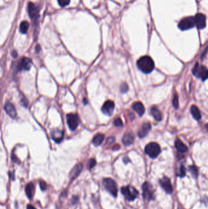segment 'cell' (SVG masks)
<instances>
[{"label":"cell","mask_w":208,"mask_h":209,"mask_svg":"<svg viewBox=\"0 0 208 209\" xmlns=\"http://www.w3.org/2000/svg\"><path fill=\"white\" fill-rule=\"evenodd\" d=\"M137 65L138 68L145 73H149L155 69L153 60L148 56H144L139 58L137 62Z\"/></svg>","instance_id":"6da1fadb"},{"label":"cell","mask_w":208,"mask_h":209,"mask_svg":"<svg viewBox=\"0 0 208 209\" xmlns=\"http://www.w3.org/2000/svg\"><path fill=\"white\" fill-rule=\"evenodd\" d=\"M121 192L125 199L129 201H133L138 196L139 193L136 188L131 186L123 187L121 188Z\"/></svg>","instance_id":"7a4b0ae2"},{"label":"cell","mask_w":208,"mask_h":209,"mask_svg":"<svg viewBox=\"0 0 208 209\" xmlns=\"http://www.w3.org/2000/svg\"><path fill=\"white\" fill-rule=\"evenodd\" d=\"M193 74L200 78L202 81H205L208 78V69L205 66L200 65L199 63H196L194 69H192Z\"/></svg>","instance_id":"3957f363"},{"label":"cell","mask_w":208,"mask_h":209,"mask_svg":"<svg viewBox=\"0 0 208 209\" xmlns=\"http://www.w3.org/2000/svg\"><path fill=\"white\" fill-rule=\"evenodd\" d=\"M145 152L152 158H155L160 152V146L156 143H150L145 148Z\"/></svg>","instance_id":"277c9868"},{"label":"cell","mask_w":208,"mask_h":209,"mask_svg":"<svg viewBox=\"0 0 208 209\" xmlns=\"http://www.w3.org/2000/svg\"><path fill=\"white\" fill-rule=\"evenodd\" d=\"M103 185L105 189L114 197L117 196V186L115 182L110 178H106L103 179Z\"/></svg>","instance_id":"5b68a950"},{"label":"cell","mask_w":208,"mask_h":209,"mask_svg":"<svg viewBox=\"0 0 208 209\" xmlns=\"http://www.w3.org/2000/svg\"><path fill=\"white\" fill-rule=\"evenodd\" d=\"M195 26V18L193 17H188L183 18L178 23V28L182 31H186L192 28Z\"/></svg>","instance_id":"8992f818"},{"label":"cell","mask_w":208,"mask_h":209,"mask_svg":"<svg viewBox=\"0 0 208 209\" xmlns=\"http://www.w3.org/2000/svg\"><path fill=\"white\" fill-rule=\"evenodd\" d=\"M67 122L69 128L72 131L75 130L78 127L79 122L78 116L76 114L73 113L68 114L67 115Z\"/></svg>","instance_id":"52a82bcc"},{"label":"cell","mask_w":208,"mask_h":209,"mask_svg":"<svg viewBox=\"0 0 208 209\" xmlns=\"http://www.w3.org/2000/svg\"><path fill=\"white\" fill-rule=\"evenodd\" d=\"M142 195L143 198L146 201H150L153 198L154 190L151 185V184L148 182H145L142 185Z\"/></svg>","instance_id":"ba28073f"},{"label":"cell","mask_w":208,"mask_h":209,"mask_svg":"<svg viewBox=\"0 0 208 209\" xmlns=\"http://www.w3.org/2000/svg\"><path fill=\"white\" fill-rule=\"evenodd\" d=\"M159 183L164 190L168 194H170L173 191V187L170 179L164 176L159 181Z\"/></svg>","instance_id":"9c48e42d"},{"label":"cell","mask_w":208,"mask_h":209,"mask_svg":"<svg viewBox=\"0 0 208 209\" xmlns=\"http://www.w3.org/2000/svg\"><path fill=\"white\" fill-rule=\"evenodd\" d=\"M32 64H33V62L30 58L25 57H23L18 64V70L19 71H21V70L28 71L31 69Z\"/></svg>","instance_id":"30bf717a"},{"label":"cell","mask_w":208,"mask_h":209,"mask_svg":"<svg viewBox=\"0 0 208 209\" xmlns=\"http://www.w3.org/2000/svg\"><path fill=\"white\" fill-rule=\"evenodd\" d=\"M195 26L198 29H203L205 28L206 25V16L201 13L197 14L195 17Z\"/></svg>","instance_id":"8fae6325"},{"label":"cell","mask_w":208,"mask_h":209,"mask_svg":"<svg viewBox=\"0 0 208 209\" xmlns=\"http://www.w3.org/2000/svg\"><path fill=\"white\" fill-rule=\"evenodd\" d=\"M114 108H115L114 102L112 101H107L103 105L102 108V111L104 114L110 116L114 112Z\"/></svg>","instance_id":"7c38bea8"},{"label":"cell","mask_w":208,"mask_h":209,"mask_svg":"<svg viewBox=\"0 0 208 209\" xmlns=\"http://www.w3.org/2000/svg\"><path fill=\"white\" fill-rule=\"evenodd\" d=\"M28 10L29 17L32 19H36L39 17V9L34 3L29 2L28 6Z\"/></svg>","instance_id":"4fadbf2b"},{"label":"cell","mask_w":208,"mask_h":209,"mask_svg":"<svg viewBox=\"0 0 208 209\" xmlns=\"http://www.w3.org/2000/svg\"><path fill=\"white\" fill-rule=\"evenodd\" d=\"M51 136L52 140L56 143H60L62 141L64 136V133L63 131L59 129H54L51 132Z\"/></svg>","instance_id":"5bb4252c"},{"label":"cell","mask_w":208,"mask_h":209,"mask_svg":"<svg viewBox=\"0 0 208 209\" xmlns=\"http://www.w3.org/2000/svg\"><path fill=\"white\" fill-rule=\"evenodd\" d=\"M4 110L12 118L15 119L17 117V111L14 105L10 102H7L4 105Z\"/></svg>","instance_id":"9a60e30c"},{"label":"cell","mask_w":208,"mask_h":209,"mask_svg":"<svg viewBox=\"0 0 208 209\" xmlns=\"http://www.w3.org/2000/svg\"><path fill=\"white\" fill-rule=\"evenodd\" d=\"M83 169V165L81 163L76 164L70 171L69 174V177L71 180L75 179L81 172Z\"/></svg>","instance_id":"2e32d148"},{"label":"cell","mask_w":208,"mask_h":209,"mask_svg":"<svg viewBox=\"0 0 208 209\" xmlns=\"http://www.w3.org/2000/svg\"><path fill=\"white\" fill-rule=\"evenodd\" d=\"M151 128H152V126L150 122L144 123L138 132V136L141 138L145 137L150 131Z\"/></svg>","instance_id":"e0dca14e"},{"label":"cell","mask_w":208,"mask_h":209,"mask_svg":"<svg viewBox=\"0 0 208 209\" xmlns=\"http://www.w3.org/2000/svg\"><path fill=\"white\" fill-rule=\"evenodd\" d=\"M134 141V136L132 132L126 133L122 138V142L125 146H129L133 144Z\"/></svg>","instance_id":"ac0fdd59"},{"label":"cell","mask_w":208,"mask_h":209,"mask_svg":"<svg viewBox=\"0 0 208 209\" xmlns=\"http://www.w3.org/2000/svg\"><path fill=\"white\" fill-rule=\"evenodd\" d=\"M133 108L140 116H142L145 112L144 106L141 102L134 103L133 104Z\"/></svg>","instance_id":"d6986e66"},{"label":"cell","mask_w":208,"mask_h":209,"mask_svg":"<svg viewBox=\"0 0 208 209\" xmlns=\"http://www.w3.org/2000/svg\"><path fill=\"white\" fill-rule=\"evenodd\" d=\"M34 183L33 182L29 183L25 188V192H26V194L28 198L29 199H31L33 198V195H34Z\"/></svg>","instance_id":"ffe728a7"},{"label":"cell","mask_w":208,"mask_h":209,"mask_svg":"<svg viewBox=\"0 0 208 209\" xmlns=\"http://www.w3.org/2000/svg\"><path fill=\"white\" fill-rule=\"evenodd\" d=\"M175 147L181 153H184L187 151V147L179 139H177L175 141Z\"/></svg>","instance_id":"44dd1931"},{"label":"cell","mask_w":208,"mask_h":209,"mask_svg":"<svg viewBox=\"0 0 208 209\" xmlns=\"http://www.w3.org/2000/svg\"><path fill=\"white\" fill-rule=\"evenodd\" d=\"M104 139V135L102 133H97L93 138L92 143L95 146H98L101 145Z\"/></svg>","instance_id":"7402d4cb"},{"label":"cell","mask_w":208,"mask_h":209,"mask_svg":"<svg viewBox=\"0 0 208 209\" xmlns=\"http://www.w3.org/2000/svg\"><path fill=\"white\" fill-rule=\"evenodd\" d=\"M151 114L157 121H160L162 120V114L156 106L152 107Z\"/></svg>","instance_id":"603a6c76"},{"label":"cell","mask_w":208,"mask_h":209,"mask_svg":"<svg viewBox=\"0 0 208 209\" xmlns=\"http://www.w3.org/2000/svg\"><path fill=\"white\" fill-rule=\"evenodd\" d=\"M191 112L192 116L194 117V118L195 119L200 120L201 119V117H202L201 113H200V111L198 108L197 106L192 105L191 108Z\"/></svg>","instance_id":"cb8c5ba5"},{"label":"cell","mask_w":208,"mask_h":209,"mask_svg":"<svg viewBox=\"0 0 208 209\" xmlns=\"http://www.w3.org/2000/svg\"><path fill=\"white\" fill-rule=\"evenodd\" d=\"M29 28V23L26 21L22 22L20 26V31L23 34H26Z\"/></svg>","instance_id":"d4e9b609"},{"label":"cell","mask_w":208,"mask_h":209,"mask_svg":"<svg viewBox=\"0 0 208 209\" xmlns=\"http://www.w3.org/2000/svg\"><path fill=\"white\" fill-rule=\"evenodd\" d=\"M189 171L191 172L192 175L194 177V178H197L198 177V169L196 166H191L189 167Z\"/></svg>","instance_id":"484cf974"},{"label":"cell","mask_w":208,"mask_h":209,"mask_svg":"<svg viewBox=\"0 0 208 209\" xmlns=\"http://www.w3.org/2000/svg\"><path fill=\"white\" fill-rule=\"evenodd\" d=\"M186 175V169L185 167L183 165H181L179 170V173L178 174V176L181 177H183Z\"/></svg>","instance_id":"4316f807"},{"label":"cell","mask_w":208,"mask_h":209,"mask_svg":"<svg viewBox=\"0 0 208 209\" xmlns=\"http://www.w3.org/2000/svg\"><path fill=\"white\" fill-rule=\"evenodd\" d=\"M114 124L116 127H122L123 126V122L120 117L115 118L114 120Z\"/></svg>","instance_id":"83f0119b"},{"label":"cell","mask_w":208,"mask_h":209,"mask_svg":"<svg viewBox=\"0 0 208 209\" xmlns=\"http://www.w3.org/2000/svg\"><path fill=\"white\" fill-rule=\"evenodd\" d=\"M57 1L61 7H65L70 4V0H57Z\"/></svg>","instance_id":"f1b7e54d"},{"label":"cell","mask_w":208,"mask_h":209,"mask_svg":"<svg viewBox=\"0 0 208 209\" xmlns=\"http://www.w3.org/2000/svg\"><path fill=\"white\" fill-rule=\"evenodd\" d=\"M120 91L121 93H126L128 91V86L126 83H123L120 86Z\"/></svg>","instance_id":"f546056e"},{"label":"cell","mask_w":208,"mask_h":209,"mask_svg":"<svg viewBox=\"0 0 208 209\" xmlns=\"http://www.w3.org/2000/svg\"><path fill=\"white\" fill-rule=\"evenodd\" d=\"M173 106L177 109L179 107V101H178V97L176 95L175 96L173 99Z\"/></svg>","instance_id":"4dcf8cb0"},{"label":"cell","mask_w":208,"mask_h":209,"mask_svg":"<svg viewBox=\"0 0 208 209\" xmlns=\"http://www.w3.org/2000/svg\"><path fill=\"white\" fill-rule=\"evenodd\" d=\"M97 164V162H96V160L94 158H92L89 160V168L90 169H91L92 168H93Z\"/></svg>","instance_id":"1f68e13d"},{"label":"cell","mask_w":208,"mask_h":209,"mask_svg":"<svg viewBox=\"0 0 208 209\" xmlns=\"http://www.w3.org/2000/svg\"><path fill=\"white\" fill-rule=\"evenodd\" d=\"M40 187L42 190H43V191L46 190V189L47 188V183L45 182H44V181H40Z\"/></svg>","instance_id":"d6a6232c"},{"label":"cell","mask_w":208,"mask_h":209,"mask_svg":"<svg viewBox=\"0 0 208 209\" xmlns=\"http://www.w3.org/2000/svg\"><path fill=\"white\" fill-rule=\"evenodd\" d=\"M115 138L114 137H109L107 138V143L109 144V145H110V144H112L114 142H115Z\"/></svg>","instance_id":"836d02e7"},{"label":"cell","mask_w":208,"mask_h":209,"mask_svg":"<svg viewBox=\"0 0 208 209\" xmlns=\"http://www.w3.org/2000/svg\"><path fill=\"white\" fill-rule=\"evenodd\" d=\"M78 196H73L72 198V199H71V203H72V204L74 205L77 202H78Z\"/></svg>","instance_id":"e575fe53"},{"label":"cell","mask_w":208,"mask_h":209,"mask_svg":"<svg viewBox=\"0 0 208 209\" xmlns=\"http://www.w3.org/2000/svg\"><path fill=\"white\" fill-rule=\"evenodd\" d=\"M21 104H22V105H23V106H25L26 107L27 106V105H28V101H26V99H22L21 100Z\"/></svg>","instance_id":"d590c367"},{"label":"cell","mask_w":208,"mask_h":209,"mask_svg":"<svg viewBox=\"0 0 208 209\" xmlns=\"http://www.w3.org/2000/svg\"><path fill=\"white\" fill-rule=\"evenodd\" d=\"M12 56H13V57H15V58H16L17 57V56H18V54H17V52H16V51H13L12 52Z\"/></svg>","instance_id":"8d00e7d4"},{"label":"cell","mask_w":208,"mask_h":209,"mask_svg":"<svg viewBox=\"0 0 208 209\" xmlns=\"http://www.w3.org/2000/svg\"><path fill=\"white\" fill-rule=\"evenodd\" d=\"M27 209H36L34 206H33L31 204H28L27 206Z\"/></svg>","instance_id":"74e56055"},{"label":"cell","mask_w":208,"mask_h":209,"mask_svg":"<svg viewBox=\"0 0 208 209\" xmlns=\"http://www.w3.org/2000/svg\"><path fill=\"white\" fill-rule=\"evenodd\" d=\"M40 45H37V47H36V52H37L38 53L39 51H40Z\"/></svg>","instance_id":"f35d334b"},{"label":"cell","mask_w":208,"mask_h":209,"mask_svg":"<svg viewBox=\"0 0 208 209\" xmlns=\"http://www.w3.org/2000/svg\"><path fill=\"white\" fill-rule=\"evenodd\" d=\"M123 161H124V162H125V163H127L128 161H129V160H128V158H126V157H125V158H124Z\"/></svg>","instance_id":"ab89813d"},{"label":"cell","mask_w":208,"mask_h":209,"mask_svg":"<svg viewBox=\"0 0 208 209\" xmlns=\"http://www.w3.org/2000/svg\"><path fill=\"white\" fill-rule=\"evenodd\" d=\"M9 175H10V177H12V180H14V177H13V174H12V172H9Z\"/></svg>","instance_id":"60d3db41"},{"label":"cell","mask_w":208,"mask_h":209,"mask_svg":"<svg viewBox=\"0 0 208 209\" xmlns=\"http://www.w3.org/2000/svg\"><path fill=\"white\" fill-rule=\"evenodd\" d=\"M205 128L206 129L207 131H208V124H206V125H205Z\"/></svg>","instance_id":"b9f144b4"},{"label":"cell","mask_w":208,"mask_h":209,"mask_svg":"<svg viewBox=\"0 0 208 209\" xmlns=\"http://www.w3.org/2000/svg\"></svg>","instance_id":"7bdbcfd3"}]
</instances>
